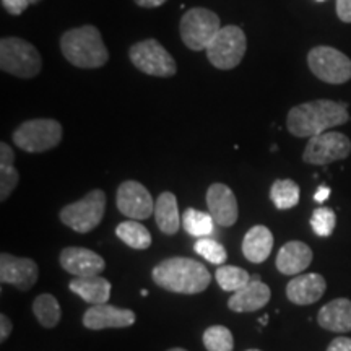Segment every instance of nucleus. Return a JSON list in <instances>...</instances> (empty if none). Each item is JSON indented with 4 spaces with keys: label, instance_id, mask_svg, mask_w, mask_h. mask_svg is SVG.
<instances>
[{
    "label": "nucleus",
    "instance_id": "nucleus-15",
    "mask_svg": "<svg viewBox=\"0 0 351 351\" xmlns=\"http://www.w3.org/2000/svg\"><path fill=\"white\" fill-rule=\"evenodd\" d=\"M135 324V313L132 309H121L111 304L91 306L83 315V326L90 330L104 328H127Z\"/></svg>",
    "mask_w": 351,
    "mask_h": 351
},
{
    "label": "nucleus",
    "instance_id": "nucleus-16",
    "mask_svg": "<svg viewBox=\"0 0 351 351\" xmlns=\"http://www.w3.org/2000/svg\"><path fill=\"white\" fill-rule=\"evenodd\" d=\"M60 265L73 276L99 275L106 267L104 258L86 247H65L60 252Z\"/></svg>",
    "mask_w": 351,
    "mask_h": 351
},
{
    "label": "nucleus",
    "instance_id": "nucleus-28",
    "mask_svg": "<svg viewBox=\"0 0 351 351\" xmlns=\"http://www.w3.org/2000/svg\"><path fill=\"white\" fill-rule=\"evenodd\" d=\"M33 313L36 315L43 327L52 328L59 324L60 317H62V311H60L59 301L52 295H39L33 302Z\"/></svg>",
    "mask_w": 351,
    "mask_h": 351
},
{
    "label": "nucleus",
    "instance_id": "nucleus-18",
    "mask_svg": "<svg viewBox=\"0 0 351 351\" xmlns=\"http://www.w3.org/2000/svg\"><path fill=\"white\" fill-rule=\"evenodd\" d=\"M326 278L319 274L296 275L287 287V296L293 304L307 306L317 302L326 293Z\"/></svg>",
    "mask_w": 351,
    "mask_h": 351
},
{
    "label": "nucleus",
    "instance_id": "nucleus-42",
    "mask_svg": "<svg viewBox=\"0 0 351 351\" xmlns=\"http://www.w3.org/2000/svg\"><path fill=\"white\" fill-rule=\"evenodd\" d=\"M247 351H261V350H247Z\"/></svg>",
    "mask_w": 351,
    "mask_h": 351
},
{
    "label": "nucleus",
    "instance_id": "nucleus-30",
    "mask_svg": "<svg viewBox=\"0 0 351 351\" xmlns=\"http://www.w3.org/2000/svg\"><path fill=\"white\" fill-rule=\"evenodd\" d=\"M204 345L207 351H232L234 348V339L228 327L212 326L204 332Z\"/></svg>",
    "mask_w": 351,
    "mask_h": 351
},
{
    "label": "nucleus",
    "instance_id": "nucleus-21",
    "mask_svg": "<svg viewBox=\"0 0 351 351\" xmlns=\"http://www.w3.org/2000/svg\"><path fill=\"white\" fill-rule=\"evenodd\" d=\"M70 291L75 293L88 304H106L111 298V283L101 275L75 276L69 285Z\"/></svg>",
    "mask_w": 351,
    "mask_h": 351
},
{
    "label": "nucleus",
    "instance_id": "nucleus-2",
    "mask_svg": "<svg viewBox=\"0 0 351 351\" xmlns=\"http://www.w3.org/2000/svg\"><path fill=\"white\" fill-rule=\"evenodd\" d=\"M153 282L166 291L179 295H197L212 282L207 267L187 257H171L160 262L152 271Z\"/></svg>",
    "mask_w": 351,
    "mask_h": 351
},
{
    "label": "nucleus",
    "instance_id": "nucleus-25",
    "mask_svg": "<svg viewBox=\"0 0 351 351\" xmlns=\"http://www.w3.org/2000/svg\"><path fill=\"white\" fill-rule=\"evenodd\" d=\"M116 236L129 247L143 251L152 245L150 231L138 221H124L116 228Z\"/></svg>",
    "mask_w": 351,
    "mask_h": 351
},
{
    "label": "nucleus",
    "instance_id": "nucleus-22",
    "mask_svg": "<svg viewBox=\"0 0 351 351\" xmlns=\"http://www.w3.org/2000/svg\"><path fill=\"white\" fill-rule=\"evenodd\" d=\"M274 247V234L267 226L257 225L245 232L243 241V254L249 262L262 263L267 261Z\"/></svg>",
    "mask_w": 351,
    "mask_h": 351
},
{
    "label": "nucleus",
    "instance_id": "nucleus-41",
    "mask_svg": "<svg viewBox=\"0 0 351 351\" xmlns=\"http://www.w3.org/2000/svg\"><path fill=\"white\" fill-rule=\"evenodd\" d=\"M39 2V0H29V3H32V5H33V3H38Z\"/></svg>",
    "mask_w": 351,
    "mask_h": 351
},
{
    "label": "nucleus",
    "instance_id": "nucleus-9",
    "mask_svg": "<svg viewBox=\"0 0 351 351\" xmlns=\"http://www.w3.org/2000/svg\"><path fill=\"white\" fill-rule=\"evenodd\" d=\"M129 57L140 72L152 77H173L178 70L176 60L156 39H145L130 47Z\"/></svg>",
    "mask_w": 351,
    "mask_h": 351
},
{
    "label": "nucleus",
    "instance_id": "nucleus-33",
    "mask_svg": "<svg viewBox=\"0 0 351 351\" xmlns=\"http://www.w3.org/2000/svg\"><path fill=\"white\" fill-rule=\"evenodd\" d=\"M2 5L12 15H21L32 3L29 0H2Z\"/></svg>",
    "mask_w": 351,
    "mask_h": 351
},
{
    "label": "nucleus",
    "instance_id": "nucleus-19",
    "mask_svg": "<svg viewBox=\"0 0 351 351\" xmlns=\"http://www.w3.org/2000/svg\"><path fill=\"white\" fill-rule=\"evenodd\" d=\"M313 262V251L301 241H289L276 256V269L283 275H298Z\"/></svg>",
    "mask_w": 351,
    "mask_h": 351
},
{
    "label": "nucleus",
    "instance_id": "nucleus-29",
    "mask_svg": "<svg viewBox=\"0 0 351 351\" xmlns=\"http://www.w3.org/2000/svg\"><path fill=\"white\" fill-rule=\"evenodd\" d=\"M215 278L223 291H231L236 293L241 288H244L245 285L252 280V276L249 275L247 270L239 269L234 265H221L215 271Z\"/></svg>",
    "mask_w": 351,
    "mask_h": 351
},
{
    "label": "nucleus",
    "instance_id": "nucleus-17",
    "mask_svg": "<svg viewBox=\"0 0 351 351\" xmlns=\"http://www.w3.org/2000/svg\"><path fill=\"white\" fill-rule=\"evenodd\" d=\"M270 298V288L262 282L261 276L254 275L251 282L231 296L228 307L234 313H254L269 304Z\"/></svg>",
    "mask_w": 351,
    "mask_h": 351
},
{
    "label": "nucleus",
    "instance_id": "nucleus-34",
    "mask_svg": "<svg viewBox=\"0 0 351 351\" xmlns=\"http://www.w3.org/2000/svg\"><path fill=\"white\" fill-rule=\"evenodd\" d=\"M337 15L343 23H351V0H337Z\"/></svg>",
    "mask_w": 351,
    "mask_h": 351
},
{
    "label": "nucleus",
    "instance_id": "nucleus-23",
    "mask_svg": "<svg viewBox=\"0 0 351 351\" xmlns=\"http://www.w3.org/2000/svg\"><path fill=\"white\" fill-rule=\"evenodd\" d=\"M156 225L165 234H176L181 226L182 218L179 217L178 199L171 192H163L155 204Z\"/></svg>",
    "mask_w": 351,
    "mask_h": 351
},
{
    "label": "nucleus",
    "instance_id": "nucleus-35",
    "mask_svg": "<svg viewBox=\"0 0 351 351\" xmlns=\"http://www.w3.org/2000/svg\"><path fill=\"white\" fill-rule=\"evenodd\" d=\"M327 351H351V339H348V337H339V339L332 340Z\"/></svg>",
    "mask_w": 351,
    "mask_h": 351
},
{
    "label": "nucleus",
    "instance_id": "nucleus-13",
    "mask_svg": "<svg viewBox=\"0 0 351 351\" xmlns=\"http://www.w3.org/2000/svg\"><path fill=\"white\" fill-rule=\"evenodd\" d=\"M39 269L36 262L26 257H15L2 252L0 256V282L13 285L21 291H28L38 282Z\"/></svg>",
    "mask_w": 351,
    "mask_h": 351
},
{
    "label": "nucleus",
    "instance_id": "nucleus-4",
    "mask_svg": "<svg viewBox=\"0 0 351 351\" xmlns=\"http://www.w3.org/2000/svg\"><path fill=\"white\" fill-rule=\"evenodd\" d=\"M0 67L20 78H33L41 72L43 60L36 47L21 38H3L0 41Z\"/></svg>",
    "mask_w": 351,
    "mask_h": 351
},
{
    "label": "nucleus",
    "instance_id": "nucleus-1",
    "mask_svg": "<svg viewBox=\"0 0 351 351\" xmlns=\"http://www.w3.org/2000/svg\"><path fill=\"white\" fill-rule=\"evenodd\" d=\"M348 121V104L317 99L293 108L288 112L287 125L295 137L313 138L332 127L346 124Z\"/></svg>",
    "mask_w": 351,
    "mask_h": 351
},
{
    "label": "nucleus",
    "instance_id": "nucleus-26",
    "mask_svg": "<svg viewBox=\"0 0 351 351\" xmlns=\"http://www.w3.org/2000/svg\"><path fill=\"white\" fill-rule=\"evenodd\" d=\"M270 200L278 210L296 207L300 202V186L291 179H278L270 187Z\"/></svg>",
    "mask_w": 351,
    "mask_h": 351
},
{
    "label": "nucleus",
    "instance_id": "nucleus-20",
    "mask_svg": "<svg viewBox=\"0 0 351 351\" xmlns=\"http://www.w3.org/2000/svg\"><path fill=\"white\" fill-rule=\"evenodd\" d=\"M317 322L328 332L348 333L351 332V301L339 298L327 302L317 314Z\"/></svg>",
    "mask_w": 351,
    "mask_h": 351
},
{
    "label": "nucleus",
    "instance_id": "nucleus-39",
    "mask_svg": "<svg viewBox=\"0 0 351 351\" xmlns=\"http://www.w3.org/2000/svg\"><path fill=\"white\" fill-rule=\"evenodd\" d=\"M258 322H261V324H263V326H265V324L269 322V317H267V315H265V317H262L261 320H258Z\"/></svg>",
    "mask_w": 351,
    "mask_h": 351
},
{
    "label": "nucleus",
    "instance_id": "nucleus-8",
    "mask_svg": "<svg viewBox=\"0 0 351 351\" xmlns=\"http://www.w3.org/2000/svg\"><path fill=\"white\" fill-rule=\"evenodd\" d=\"M62 140V125L54 119L26 121L13 132V142L28 153H41L56 148Z\"/></svg>",
    "mask_w": 351,
    "mask_h": 351
},
{
    "label": "nucleus",
    "instance_id": "nucleus-12",
    "mask_svg": "<svg viewBox=\"0 0 351 351\" xmlns=\"http://www.w3.org/2000/svg\"><path fill=\"white\" fill-rule=\"evenodd\" d=\"M117 208L130 219H147L155 213V204L148 189L137 181H125L117 189Z\"/></svg>",
    "mask_w": 351,
    "mask_h": 351
},
{
    "label": "nucleus",
    "instance_id": "nucleus-37",
    "mask_svg": "<svg viewBox=\"0 0 351 351\" xmlns=\"http://www.w3.org/2000/svg\"><path fill=\"white\" fill-rule=\"evenodd\" d=\"M328 195H330V189L327 186H320L317 191H315L314 200L319 202V204H322V202H326L328 199Z\"/></svg>",
    "mask_w": 351,
    "mask_h": 351
},
{
    "label": "nucleus",
    "instance_id": "nucleus-14",
    "mask_svg": "<svg viewBox=\"0 0 351 351\" xmlns=\"http://www.w3.org/2000/svg\"><path fill=\"white\" fill-rule=\"evenodd\" d=\"M207 207L208 213L219 226L230 228L238 221V200H236L234 192L226 184L215 182L208 187Z\"/></svg>",
    "mask_w": 351,
    "mask_h": 351
},
{
    "label": "nucleus",
    "instance_id": "nucleus-5",
    "mask_svg": "<svg viewBox=\"0 0 351 351\" xmlns=\"http://www.w3.org/2000/svg\"><path fill=\"white\" fill-rule=\"evenodd\" d=\"M106 212V194L99 189L88 192V194L73 204L65 205L60 210V221L70 230L77 232H90L99 225Z\"/></svg>",
    "mask_w": 351,
    "mask_h": 351
},
{
    "label": "nucleus",
    "instance_id": "nucleus-31",
    "mask_svg": "<svg viewBox=\"0 0 351 351\" xmlns=\"http://www.w3.org/2000/svg\"><path fill=\"white\" fill-rule=\"evenodd\" d=\"M194 251L199 254L200 257H204L205 261L215 263V265H221L228 257L223 244L212 238H200L194 245Z\"/></svg>",
    "mask_w": 351,
    "mask_h": 351
},
{
    "label": "nucleus",
    "instance_id": "nucleus-32",
    "mask_svg": "<svg viewBox=\"0 0 351 351\" xmlns=\"http://www.w3.org/2000/svg\"><path fill=\"white\" fill-rule=\"evenodd\" d=\"M337 225V217L335 212L332 208L320 207L315 208L313 217H311V228L317 236H322V238H327L330 236L333 230H335Z\"/></svg>",
    "mask_w": 351,
    "mask_h": 351
},
{
    "label": "nucleus",
    "instance_id": "nucleus-10",
    "mask_svg": "<svg viewBox=\"0 0 351 351\" xmlns=\"http://www.w3.org/2000/svg\"><path fill=\"white\" fill-rule=\"evenodd\" d=\"M307 64L311 72L319 80L341 85L351 78V60L343 52L328 46H317L307 54Z\"/></svg>",
    "mask_w": 351,
    "mask_h": 351
},
{
    "label": "nucleus",
    "instance_id": "nucleus-27",
    "mask_svg": "<svg viewBox=\"0 0 351 351\" xmlns=\"http://www.w3.org/2000/svg\"><path fill=\"white\" fill-rule=\"evenodd\" d=\"M182 226L189 234L195 238H210L215 231V219L210 213L187 208L182 215Z\"/></svg>",
    "mask_w": 351,
    "mask_h": 351
},
{
    "label": "nucleus",
    "instance_id": "nucleus-3",
    "mask_svg": "<svg viewBox=\"0 0 351 351\" xmlns=\"http://www.w3.org/2000/svg\"><path fill=\"white\" fill-rule=\"evenodd\" d=\"M60 49L70 64L80 69H99L109 60L101 33L91 25L65 32L60 38Z\"/></svg>",
    "mask_w": 351,
    "mask_h": 351
},
{
    "label": "nucleus",
    "instance_id": "nucleus-24",
    "mask_svg": "<svg viewBox=\"0 0 351 351\" xmlns=\"http://www.w3.org/2000/svg\"><path fill=\"white\" fill-rule=\"evenodd\" d=\"M15 153L7 143H0V200L5 202L19 186L20 174L15 169Z\"/></svg>",
    "mask_w": 351,
    "mask_h": 351
},
{
    "label": "nucleus",
    "instance_id": "nucleus-36",
    "mask_svg": "<svg viewBox=\"0 0 351 351\" xmlns=\"http://www.w3.org/2000/svg\"><path fill=\"white\" fill-rule=\"evenodd\" d=\"M12 320L5 314L0 315V341H5L12 333Z\"/></svg>",
    "mask_w": 351,
    "mask_h": 351
},
{
    "label": "nucleus",
    "instance_id": "nucleus-40",
    "mask_svg": "<svg viewBox=\"0 0 351 351\" xmlns=\"http://www.w3.org/2000/svg\"><path fill=\"white\" fill-rule=\"evenodd\" d=\"M168 351H187V350H184V348H171Z\"/></svg>",
    "mask_w": 351,
    "mask_h": 351
},
{
    "label": "nucleus",
    "instance_id": "nucleus-38",
    "mask_svg": "<svg viewBox=\"0 0 351 351\" xmlns=\"http://www.w3.org/2000/svg\"><path fill=\"white\" fill-rule=\"evenodd\" d=\"M166 0H135V3L140 7H145V8H155V7H160L163 5Z\"/></svg>",
    "mask_w": 351,
    "mask_h": 351
},
{
    "label": "nucleus",
    "instance_id": "nucleus-7",
    "mask_svg": "<svg viewBox=\"0 0 351 351\" xmlns=\"http://www.w3.org/2000/svg\"><path fill=\"white\" fill-rule=\"evenodd\" d=\"M245 34L239 26L228 25L219 29L207 47V57L213 67L231 70L238 67L245 54Z\"/></svg>",
    "mask_w": 351,
    "mask_h": 351
},
{
    "label": "nucleus",
    "instance_id": "nucleus-43",
    "mask_svg": "<svg viewBox=\"0 0 351 351\" xmlns=\"http://www.w3.org/2000/svg\"><path fill=\"white\" fill-rule=\"evenodd\" d=\"M317 2H324V0H317Z\"/></svg>",
    "mask_w": 351,
    "mask_h": 351
},
{
    "label": "nucleus",
    "instance_id": "nucleus-6",
    "mask_svg": "<svg viewBox=\"0 0 351 351\" xmlns=\"http://www.w3.org/2000/svg\"><path fill=\"white\" fill-rule=\"evenodd\" d=\"M221 28L217 13L202 7L187 10L179 25L182 41L191 51H207L208 44Z\"/></svg>",
    "mask_w": 351,
    "mask_h": 351
},
{
    "label": "nucleus",
    "instance_id": "nucleus-11",
    "mask_svg": "<svg viewBox=\"0 0 351 351\" xmlns=\"http://www.w3.org/2000/svg\"><path fill=\"white\" fill-rule=\"evenodd\" d=\"M351 153V142L346 135L340 132H324L309 138L302 160L309 165L326 166L333 161H340L348 158Z\"/></svg>",
    "mask_w": 351,
    "mask_h": 351
}]
</instances>
